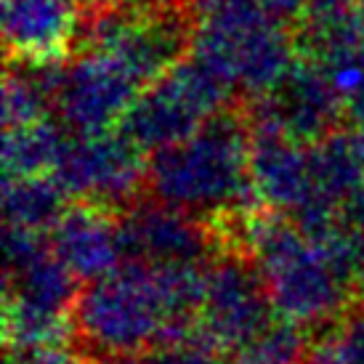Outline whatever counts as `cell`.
I'll list each match as a JSON object with an SVG mask.
<instances>
[{
	"instance_id": "9c48e42d",
	"label": "cell",
	"mask_w": 364,
	"mask_h": 364,
	"mask_svg": "<svg viewBox=\"0 0 364 364\" xmlns=\"http://www.w3.org/2000/svg\"><path fill=\"white\" fill-rule=\"evenodd\" d=\"M77 24V0H3L6 64L70 61Z\"/></svg>"
},
{
	"instance_id": "2e32d148",
	"label": "cell",
	"mask_w": 364,
	"mask_h": 364,
	"mask_svg": "<svg viewBox=\"0 0 364 364\" xmlns=\"http://www.w3.org/2000/svg\"><path fill=\"white\" fill-rule=\"evenodd\" d=\"M6 346L9 351H43L67 348L72 343V322L67 314L43 311L16 298H6Z\"/></svg>"
},
{
	"instance_id": "5bb4252c",
	"label": "cell",
	"mask_w": 364,
	"mask_h": 364,
	"mask_svg": "<svg viewBox=\"0 0 364 364\" xmlns=\"http://www.w3.org/2000/svg\"><path fill=\"white\" fill-rule=\"evenodd\" d=\"M70 194L64 192L56 176H30V178H6L3 181V213L6 226H21L32 232L53 229L67 205Z\"/></svg>"
},
{
	"instance_id": "d4e9b609",
	"label": "cell",
	"mask_w": 364,
	"mask_h": 364,
	"mask_svg": "<svg viewBox=\"0 0 364 364\" xmlns=\"http://www.w3.org/2000/svg\"><path fill=\"white\" fill-rule=\"evenodd\" d=\"M304 364H341L338 351H335V343L311 346V351H309V356H306Z\"/></svg>"
},
{
	"instance_id": "8992f818",
	"label": "cell",
	"mask_w": 364,
	"mask_h": 364,
	"mask_svg": "<svg viewBox=\"0 0 364 364\" xmlns=\"http://www.w3.org/2000/svg\"><path fill=\"white\" fill-rule=\"evenodd\" d=\"M250 125H272L301 146H314L346 128V109L314 59L298 53L266 96L240 99Z\"/></svg>"
},
{
	"instance_id": "d6986e66",
	"label": "cell",
	"mask_w": 364,
	"mask_h": 364,
	"mask_svg": "<svg viewBox=\"0 0 364 364\" xmlns=\"http://www.w3.org/2000/svg\"><path fill=\"white\" fill-rule=\"evenodd\" d=\"M311 351L309 333L287 319H274L234 354V364H304Z\"/></svg>"
},
{
	"instance_id": "ffe728a7",
	"label": "cell",
	"mask_w": 364,
	"mask_h": 364,
	"mask_svg": "<svg viewBox=\"0 0 364 364\" xmlns=\"http://www.w3.org/2000/svg\"><path fill=\"white\" fill-rule=\"evenodd\" d=\"M335 351L341 364H364V316L362 314H346L343 322L338 324Z\"/></svg>"
},
{
	"instance_id": "ac0fdd59",
	"label": "cell",
	"mask_w": 364,
	"mask_h": 364,
	"mask_svg": "<svg viewBox=\"0 0 364 364\" xmlns=\"http://www.w3.org/2000/svg\"><path fill=\"white\" fill-rule=\"evenodd\" d=\"M316 64L330 77L338 99L343 102L346 125H364V38L327 53L324 59H316Z\"/></svg>"
},
{
	"instance_id": "5b68a950",
	"label": "cell",
	"mask_w": 364,
	"mask_h": 364,
	"mask_svg": "<svg viewBox=\"0 0 364 364\" xmlns=\"http://www.w3.org/2000/svg\"><path fill=\"white\" fill-rule=\"evenodd\" d=\"M53 176L75 203H93L114 213L131 210L149 197V154L120 131L72 136Z\"/></svg>"
},
{
	"instance_id": "4fadbf2b",
	"label": "cell",
	"mask_w": 364,
	"mask_h": 364,
	"mask_svg": "<svg viewBox=\"0 0 364 364\" xmlns=\"http://www.w3.org/2000/svg\"><path fill=\"white\" fill-rule=\"evenodd\" d=\"M306 149L311 171V197L341 208L346 197L364 181V162L356 152L351 131L343 128Z\"/></svg>"
},
{
	"instance_id": "e0dca14e",
	"label": "cell",
	"mask_w": 364,
	"mask_h": 364,
	"mask_svg": "<svg viewBox=\"0 0 364 364\" xmlns=\"http://www.w3.org/2000/svg\"><path fill=\"white\" fill-rule=\"evenodd\" d=\"M53 117V102L41 85L38 75L27 64H6L3 77V125L24 128L32 122Z\"/></svg>"
},
{
	"instance_id": "ba28073f",
	"label": "cell",
	"mask_w": 364,
	"mask_h": 364,
	"mask_svg": "<svg viewBox=\"0 0 364 364\" xmlns=\"http://www.w3.org/2000/svg\"><path fill=\"white\" fill-rule=\"evenodd\" d=\"M125 263H203L215 258L208 221L154 197L120 213Z\"/></svg>"
},
{
	"instance_id": "603a6c76",
	"label": "cell",
	"mask_w": 364,
	"mask_h": 364,
	"mask_svg": "<svg viewBox=\"0 0 364 364\" xmlns=\"http://www.w3.org/2000/svg\"><path fill=\"white\" fill-rule=\"evenodd\" d=\"M341 218H343L346 226H351L359 234H364V181L343 200V205H341Z\"/></svg>"
},
{
	"instance_id": "4316f807",
	"label": "cell",
	"mask_w": 364,
	"mask_h": 364,
	"mask_svg": "<svg viewBox=\"0 0 364 364\" xmlns=\"http://www.w3.org/2000/svg\"><path fill=\"white\" fill-rule=\"evenodd\" d=\"M96 3H104V0H77V6H80V11L91 9V6H96Z\"/></svg>"
},
{
	"instance_id": "8fae6325",
	"label": "cell",
	"mask_w": 364,
	"mask_h": 364,
	"mask_svg": "<svg viewBox=\"0 0 364 364\" xmlns=\"http://www.w3.org/2000/svg\"><path fill=\"white\" fill-rule=\"evenodd\" d=\"M250 181L263 205L293 215L311 200L309 149L272 125H250Z\"/></svg>"
},
{
	"instance_id": "9a60e30c",
	"label": "cell",
	"mask_w": 364,
	"mask_h": 364,
	"mask_svg": "<svg viewBox=\"0 0 364 364\" xmlns=\"http://www.w3.org/2000/svg\"><path fill=\"white\" fill-rule=\"evenodd\" d=\"M77 277L56 258L53 247L30 266L6 274V298H16L43 311L67 314L77 298Z\"/></svg>"
},
{
	"instance_id": "30bf717a",
	"label": "cell",
	"mask_w": 364,
	"mask_h": 364,
	"mask_svg": "<svg viewBox=\"0 0 364 364\" xmlns=\"http://www.w3.org/2000/svg\"><path fill=\"white\" fill-rule=\"evenodd\" d=\"M51 247L82 282H99L125 263L120 240V213L93 203H72L48 234Z\"/></svg>"
},
{
	"instance_id": "277c9868",
	"label": "cell",
	"mask_w": 364,
	"mask_h": 364,
	"mask_svg": "<svg viewBox=\"0 0 364 364\" xmlns=\"http://www.w3.org/2000/svg\"><path fill=\"white\" fill-rule=\"evenodd\" d=\"M205 266V301L192 348L234 356L274 322L272 298L258 266L245 255L223 253Z\"/></svg>"
},
{
	"instance_id": "484cf974",
	"label": "cell",
	"mask_w": 364,
	"mask_h": 364,
	"mask_svg": "<svg viewBox=\"0 0 364 364\" xmlns=\"http://www.w3.org/2000/svg\"><path fill=\"white\" fill-rule=\"evenodd\" d=\"M64 364H93V362H88V359H82L80 354H72Z\"/></svg>"
},
{
	"instance_id": "83f0119b",
	"label": "cell",
	"mask_w": 364,
	"mask_h": 364,
	"mask_svg": "<svg viewBox=\"0 0 364 364\" xmlns=\"http://www.w3.org/2000/svg\"><path fill=\"white\" fill-rule=\"evenodd\" d=\"M356 314H362L364 316V290L359 293V298H356Z\"/></svg>"
},
{
	"instance_id": "7c38bea8",
	"label": "cell",
	"mask_w": 364,
	"mask_h": 364,
	"mask_svg": "<svg viewBox=\"0 0 364 364\" xmlns=\"http://www.w3.org/2000/svg\"><path fill=\"white\" fill-rule=\"evenodd\" d=\"M72 136L56 117H46L24 128H11L3 136V171L6 178L53 176L59 171Z\"/></svg>"
},
{
	"instance_id": "7a4b0ae2",
	"label": "cell",
	"mask_w": 364,
	"mask_h": 364,
	"mask_svg": "<svg viewBox=\"0 0 364 364\" xmlns=\"http://www.w3.org/2000/svg\"><path fill=\"white\" fill-rule=\"evenodd\" d=\"M72 343L93 364L160 351L171 327L154 295L146 263H122L112 277L82 287L70 311Z\"/></svg>"
},
{
	"instance_id": "44dd1931",
	"label": "cell",
	"mask_w": 364,
	"mask_h": 364,
	"mask_svg": "<svg viewBox=\"0 0 364 364\" xmlns=\"http://www.w3.org/2000/svg\"><path fill=\"white\" fill-rule=\"evenodd\" d=\"M359 6H364V0H306V11L301 21H327L335 19V16H343L348 11L359 9Z\"/></svg>"
},
{
	"instance_id": "52a82bcc",
	"label": "cell",
	"mask_w": 364,
	"mask_h": 364,
	"mask_svg": "<svg viewBox=\"0 0 364 364\" xmlns=\"http://www.w3.org/2000/svg\"><path fill=\"white\" fill-rule=\"evenodd\" d=\"M139 93V82L114 56L77 53L67 61L53 117L70 136H102L120 128Z\"/></svg>"
},
{
	"instance_id": "7402d4cb",
	"label": "cell",
	"mask_w": 364,
	"mask_h": 364,
	"mask_svg": "<svg viewBox=\"0 0 364 364\" xmlns=\"http://www.w3.org/2000/svg\"><path fill=\"white\" fill-rule=\"evenodd\" d=\"M274 21H279L287 30H295V24L304 19L306 0H261Z\"/></svg>"
},
{
	"instance_id": "3957f363",
	"label": "cell",
	"mask_w": 364,
	"mask_h": 364,
	"mask_svg": "<svg viewBox=\"0 0 364 364\" xmlns=\"http://www.w3.org/2000/svg\"><path fill=\"white\" fill-rule=\"evenodd\" d=\"M234 102L240 99L232 85L189 56L139 93L117 131L141 152L154 154L192 139L213 114Z\"/></svg>"
},
{
	"instance_id": "6da1fadb",
	"label": "cell",
	"mask_w": 364,
	"mask_h": 364,
	"mask_svg": "<svg viewBox=\"0 0 364 364\" xmlns=\"http://www.w3.org/2000/svg\"><path fill=\"white\" fill-rule=\"evenodd\" d=\"M149 197L200 218L261 203L250 181V122L242 102L192 139L149 154Z\"/></svg>"
},
{
	"instance_id": "cb8c5ba5",
	"label": "cell",
	"mask_w": 364,
	"mask_h": 364,
	"mask_svg": "<svg viewBox=\"0 0 364 364\" xmlns=\"http://www.w3.org/2000/svg\"><path fill=\"white\" fill-rule=\"evenodd\" d=\"M117 6H128L136 11H165V9H181V6H192V0H109Z\"/></svg>"
}]
</instances>
